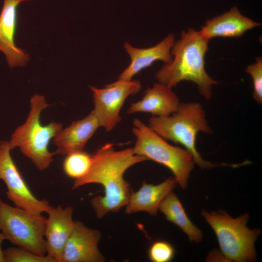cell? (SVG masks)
Wrapping results in <instances>:
<instances>
[{
  "label": "cell",
  "mask_w": 262,
  "mask_h": 262,
  "mask_svg": "<svg viewBox=\"0 0 262 262\" xmlns=\"http://www.w3.org/2000/svg\"><path fill=\"white\" fill-rule=\"evenodd\" d=\"M114 145L106 143L92 154L88 172L75 180L72 186L73 189L91 183L103 186L104 196H96L90 201L98 218L126 205L132 191L130 184L124 178V173L133 165L147 160L136 154L132 147L115 150Z\"/></svg>",
  "instance_id": "obj_1"
},
{
  "label": "cell",
  "mask_w": 262,
  "mask_h": 262,
  "mask_svg": "<svg viewBox=\"0 0 262 262\" xmlns=\"http://www.w3.org/2000/svg\"><path fill=\"white\" fill-rule=\"evenodd\" d=\"M209 40L192 28L183 31L180 38L171 50L174 59L155 74L158 82L172 88L183 81H191L198 86L206 99H211L212 86L219 82L212 79L205 68L204 57Z\"/></svg>",
  "instance_id": "obj_2"
},
{
  "label": "cell",
  "mask_w": 262,
  "mask_h": 262,
  "mask_svg": "<svg viewBox=\"0 0 262 262\" xmlns=\"http://www.w3.org/2000/svg\"><path fill=\"white\" fill-rule=\"evenodd\" d=\"M206 116L205 111L200 103H180L177 110L169 115L151 116L149 119L148 126L165 140L182 145L191 154L195 164L201 168L229 165L223 163L213 164L205 160L196 149L198 133L210 134L213 132Z\"/></svg>",
  "instance_id": "obj_3"
},
{
  "label": "cell",
  "mask_w": 262,
  "mask_h": 262,
  "mask_svg": "<svg viewBox=\"0 0 262 262\" xmlns=\"http://www.w3.org/2000/svg\"><path fill=\"white\" fill-rule=\"evenodd\" d=\"M49 106L44 96L34 95L31 98L30 111L26 121L16 128L9 141L12 149L18 147L40 171L47 169L52 162L55 154L49 151V145L62 129V125L57 122L42 125L41 113Z\"/></svg>",
  "instance_id": "obj_4"
},
{
  "label": "cell",
  "mask_w": 262,
  "mask_h": 262,
  "mask_svg": "<svg viewBox=\"0 0 262 262\" xmlns=\"http://www.w3.org/2000/svg\"><path fill=\"white\" fill-rule=\"evenodd\" d=\"M132 131L136 138L134 152L168 168L180 187L186 188L195 164L191 154L167 143L138 118L134 119Z\"/></svg>",
  "instance_id": "obj_5"
},
{
  "label": "cell",
  "mask_w": 262,
  "mask_h": 262,
  "mask_svg": "<svg viewBox=\"0 0 262 262\" xmlns=\"http://www.w3.org/2000/svg\"><path fill=\"white\" fill-rule=\"evenodd\" d=\"M202 215L214 231L223 255L236 262H254L256 259L255 242L260 229L246 226L249 214L233 218L226 212H202Z\"/></svg>",
  "instance_id": "obj_6"
},
{
  "label": "cell",
  "mask_w": 262,
  "mask_h": 262,
  "mask_svg": "<svg viewBox=\"0 0 262 262\" xmlns=\"http://www.w3.org/2000/svg\"><path fill=\"white\" fill-rule=\"evenodd\" d=\"M46 218L0 198V231L5 239L15 246L27 248L41 256L47 255L45 229Z\"/></svg>",
  "instance_id": "obj_7"
},
{
  "label": "cell",
  "mask_w": 262,
  "mask_h": 262,
  "mask_svg": "<svg viewBox=\"0 0 262 262\" xmlns=\"http://www.w3.org/2000/svg\"><path fill=\"white\" fill-rule=\"evenodd\" d=\"M93 93L94 108L92 111L100 126L110 131L122 120L120 113L130 96L138 93L141 84L138 80H118L103 88L89 86Z\"/></svg>",
  "instance_id": "obj_8"
},
{
  "label": "cell",
  "mask_w": 262,
  "mask_h": 262,
  "mask_svg": "<svg viewBox=\"0 0 262 262\" xmlns=\"http://www.w3.org/2000/svg\"><path fill=\"white\" fill-rule=\"evenodd\" d=\"M11 150L8 141L0 140V180L7 186V197L15 206L33 214H42L51 205L31 192L12 159Z\"/></svg>",
  "instance_id": "obj_9"
},
{
  "label": "cell",
  "mask_w": 262,
  "mask_h": 262,
  "mask_svg": "<svg viewBox=\"0 0 262 262\" xmlns=\"http://www.w3.org/2000/svg\"><path fill=\"white\" fill-rule=\"evenodd\" d=\"M100 231L75 221L65 246L60 262H103L104 256L98 247Z\"/></svg>",
  "instance_id": "obj_10"
},
{
  "label": "cell",
  "mask_w": 262,
  "mask_h": 262,
  "mask_svg": "<svg viewBox=\"0 0 262 262\" xmlns=\"http://www.w3.org/2000/svg\"><path fill=\"white\" fill-rule=\"evenodd\" d=\"M45 213V239L47 255L60 262L63 250L73 228V208L71 206L63 208L50 206Z\"/></svg>",
  "instance_id": "obj_11"
},
{
  "label": "cell",
  "mask_w": 262,
  "mask_h": 262,
  "mask_svg": "<svg viewBox=\"0 0 262 262\" xmlns=\"http://www.w3.org/2000/svg\"><path fill=\"white\" fill-rule=\"evenodd\" d=\"M27 0H4L0 13V51L4 54L10 68L24 66L30 60L29 55L15 43L17 8Z\"/></svg>",
  "instance_id": "obj_12"
},
{
  "label": "cell",
  "mask_w": 262,
  "mask_h": 262,
  "mask_svg": "<svg viewBox=\"0 0 262 262\" xmlns=\"http://www.w3.org/2000/svg\"><path fill=\"white\" fill-rule=\"evenodd\" d=\"M174 42L175 37L172 33H169L155 46L148 48H135L129 42H125L124 47L130 57L131 62L118 79L132 80L135 75L157 61H162L165 64L169 63L172 60L171 50Z\"/></svg>",
  "instance_id": "obj_13"
},
{
  "label": "cell",
  "mask_w": 262,
  "mask_h": 262,
  "mask_svg": "<svg viewBox=\"0 0 262 262\" xmlns=\"http://www.w3.org/2000/svg\"><path fill=\"white\" fill-rule=\"evenodd\" d=\"M100 127L93 111L83 118L73 121L68 127L62 129L54 138L53 143L56 147L55 154L66 155L83 150Z\"/></svg>",
  "instance_id": "obj_14"
},
{
  "label": "cell",
  "mask_w": 262,
  "mask_h": 262,
  "mask_svg": "<svg viewBox=\"0 0 262 262\" xmlns=\"http://www.w3.org/2000/svg\"><path fill=\"white\" fill-rule=\"evenodd\" d=\"M180 102L177 95L169 87L160 82L148 88L140 100L131 103L127 113H150L153 116H165L174 113Z\"/></svg>",
  "instance_id": "obj_15"
},
{
  "label": "cell",
  "mask_w": 262,
  "mask_h": 262,
  "mask_svg": "<svg viewBox=\"0 0 262 262\" xmlns=\"http://www.w3.org/2000/svg\"><path fill=\"white\" fill-rule=\"evenodd\" d=\"M260 24L243 16L234 6L229 11L207 20L199 31L208 40L217 37H238Z\"/></svg>",
  "instance_id": "obj_16"
},
{
  "label": "cell",
  "mask_w": 262,
  "mask_h": 262,
  "mask_svg": "<svg viewBox=\"0 0 262 262\" xmlns=\"http://www.w3.org/2000/svg\"><path fill=\"white\" fill-rule=\"evenodd\" d=\"M177 184L174 177H170L156 185L143 183L138 191L131 192L125 206L126 213L145 212L152 215H157L161 202Z\"/></svg>",
  "instance_id": "obj_17"
},
{
  "label": "cell",
  "mask_w": 262,
  "mask_h": 262,
  "mask_svg": "<svg viewBox=\"0 0 262 262\" xmlns=\"http://www.w3.org/2000/svg\"><path fill=\"white\" fill-rule=\"evenodd\" d=\"M159 210L166 219L179 227L190 241L198 243L202 239V233L190 220L177 196L170 192L161 202Z\"/></svg>",
  "instance_id": "obj_18"
},
{
  "label": "cell",
  "mask_w": 262,
  "mask_h": 262,
  "mask_svg": "<svg viewBox=\"0 0 262 262\" xmlns=\"http://www.w3.org/2000/svg\"><path fill=\"white\" fill-rule=\"evenodd\" d=\"M92 163V155L83 150L66 155L63 162V169L69 177L77 180L88 172Z\"/></svg>",
  "instance_id": "obj_19"
},
{
  "label": "cell",
  "mask_w": 262,
  "mask_h": 262,
  "mask_svg": "<svg viewBox=\"0 0 262 262\" xmlns=\"http://www.w3.org/2000/svg\"><path fill=\"white\" fill-rule=\"evenodd\" d=\"M2 252L4 262H56L48 255H39L18 246L8 247Z\"/></svg>",
  "instance_id": "obj_20"
},
{
  "label": "cell",
  "mask_w": 262,
  "mask_h": 262,
  "mask_svg": "<svg viewBox=\"0 0 262 262\" xmlns=\"http://www.w3.org/2000/svg\"><path fill=\"white\" fill-rule=\"evenodd\" d=\"M148 255L152 262H168L174 258L175 249L169 243L164 241H157L149 247Z\"/></svg>",
  "instance_id": "obj_21"
},
{
  "label": "cell",
  "mask_w": 262,
  "mask_h": 262,
  "mask_svg": "<svg viewBox=\"0 0 262 262\" xmlns=\"http://www.w3.org/2000/svg\"><path fill=\"white\" fill-rule=\"evenodd\" d=\"M255 63L249 65L246 69L252 78L253 90L252 96L259 103H262V59L257 57Z\"/></svg>",
  "instance_id": "obj_22"
},
{
  "label": "cell",
  "mask_w": 262,
  "mask_h": 262,
  "mask_svg": "<svg viewBox=\"0 0 262 262\" xmlns=\"http://www.w3.org/2000/svg\"><path fill=\"white\" fill-rule=\"evenodd\" d=\"M4 240H5V238L1 232L0 231V262H4L2 252L3 250L1 249V245Z\"/></svg>",
  "instance_id": "obj_23"
}]
</instances>
